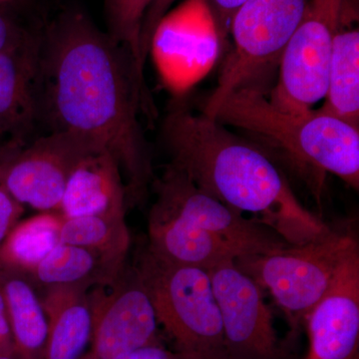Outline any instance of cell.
I'll return each instance as SVG.
<instances>
[{"instance_id":"obj_1","label":"cell","mask_w":359,"mask_h":359,"mask_svg":"<svg viewBox=\"0 0 359 359\" xmlns=\"http://www.w3.org/2000/svg\"><path fill=\"white\" fill-rule=\"evenodd\" d=\"M151 107L128 52L86 14L63 11L42 32L39 121L109 151L121 169L128 208L145 199L154 181L139 121Z\"/></svg>"},{"instance_id":"obj_2","label":"cell","mask_w":359,"mask_h":359,"mask_svg":"<svg viewBox=\"0 0 359 359\" xmlns=\"http://www.w3.org/2000/svg\"><path fill=\"white\" fill-rule=\"evenodd\" d=\"M170 164L203 192L250 215L290 245L318 240L332 229L309 212L273 161L223 124L176 104L163 125Z\"/></svg>"},{"instance_id":"obj_3","label":"cell","mask_w":359,"mask_h":359,"mask_svg":"<svg viewBox=\"0 0 359 359\" xmlns=\"http://www.w3.org/2000/svg\"><path fill=\"white\" fill-rule=\"evenodd\" d=\"M153 188L146 249L167 263L209 271L290 245L257 219L203 192L172 164L153 181Z\"/></svg>"},{"instance_id":"obj_4","label":"cell","mask_w":359,"mask_h":359,"mask_svg":"<svg viewBox=\"0 0 359 359\" xmlns=\"http://www.w3.org/2000/svg\"><path fill=\"white\" fill-rule=\"evenodd\" d=\"M210 118L257 135L299 168L320 176L335 175L359 189V128L339 118L320 110L280 109L254 86L231 92Z\"/></svg>"},{"instance_id":"obj_5","label":"cell","mask_w":359,"mask_h":359,"mask_svg":"<svg viewBox=\"0 0 359 359\" xmlns=\"http://www.w3.org/2000/svg\"><path fill=\"white\" fill-rule=\"evenodd\" d=\"M159 325L183 359H229L221 313L205 269L142 250L135 264Z\"/></svg>"},{"instance_id":"obj_6","label":"cell","mask_w":359,"mask_h":359,"mask_svg":"<svg viewBox=\"0 0 359 359\" xmlns=\"http://www.w3.org/2000/svg\"><path fill=\"white\" fill-rule=\"evenodd\" d=\"M358 249L353 236L332 231L306 244L241 257L235 264L269 290L295 332L332 285L344 259Z\"/></svg>"},{"instance_id":"obj_7","label":"cell","mask_w":359,"mask_h":359,"mask_svg":"<svg viewBox=\"0 0 359 359\" xmlns=\"http://www.w3.org/2000/svg\"><path fill=\"white\" fill-rule=\"evenodd\" d=\"M309 0H247L233 15V49L203 114L211 117L231 92L252 85L278 65L285 46L301 22Z\"/></svg>"},{"instance_id":"obj_8","label":"cell","mask_w":359,"mask_h":359,"mask_svg":"<svg viewBox=\"0 0 359 359\" xmlns=\"http://www.w3.org/2000/svg\"><path fill=\"white\" fill-rule=\"evenodd\" d=\"M346 0H309L301 22L278 63L271 93L276 107L306 112L325 98L327 71Z\"/></svg>"},{"instance_id":"obj_9","label":"cell","mask_w":359,"mask_h":359,"mask_svg":"<svg viewBox=\"0 0 359 359\" xmlns=\"http://www.w3.org/2000/svg\"><path fill=\"white\" fill-rule=\"evenodd\" d=\"M109 289L88 292L93 327L81 359H116L161 341L154 308L135 266L126 264Z\"/></svg>"},{"instance_id":"obj_10","label":"cell","mask_w":359,"mask_h":359,"mask_svg":"<svg viewBox=\"0 0 359 359\" xmlns=\"http://www.w3.org/2000/svg\"><path fill=\"white\" fill-rule=\"evenodd\" d=\"M221 313L229 359H285L262 287L235 261L208 271Z\"/></svg>"},{"instance_id":"obj_11","label":"cell","mask_w":359,"mask_h":359,"mask_svg":"<svg viewBox=\"0 0 359 359\" xmlns=\"http://www.w3.org/2000/svg\"><path fill=\"white\" fill-rule=\"evenodd\" d=\"M97 149L103 148L85 137L50 131L26 144L0 183L25 207L59 212L71 174L80 161Z\"/></svg>"},{"instance_id":"obj_12","label":"cell","mask_w":359,"mask_h":359,"mask_svg":"<svg viewBox=\"0 0 359 359\" xmlns=\"http://www.w3.org/2000/svg\"><path fill=\"white\" fill-rule=\"evenodd\" d=\"M306 359H351L359 344V249L339 266L332 285L304 318Z\"/></svg>"},{"instance_id":"obj_13","label":"cell","mask_w":359,"mask_h":359,"mask_svg":"<svg viewBox=\"0 0 359 359\" xmlns=\"http://www.w3.org/2000/svg\"><path fill=\"white\" fill-rule=\"evenodd\" d=\"M42 32L0 54V134L27 140L39 121Z\"/></svg>"},{"instance_id":"obj_14","label":"cell","mask_w":359,"mask_h":359,"mask_svg":"<svg viewBox=\"0 0 359 359\" xmlns=\"http://www.w3.org/2000/svg\"><path fill=\"white\" fill-rule=\"evenodd\" d=\"M127 191L119 164L105 149L80 161L66 186L59 212L65 218L125 215Z\"/></svg>"},{"instance_id":"obj_15","label":"cell","mask_w":359,"mask_h":359,"mask_svg":"<svg viewBox=\"0 0 359 359\" xmlns=\"http://www.w3.org/2000/svg\"><path fill=\"white\" fill-rule=\"evenodd\" d=\"M125 266L126 259L59 243L26 276L41 292L53 287L90 290L114 285Z\"/></svg>"},{"instance_id":"obj_16","label":"cell","mask_w":359,"mask_h":359,"mask_svg":"<svg viewBox=\"0 0 359 359\" xmlns=\"http://www.w3.org/2000/svg\"><path fill=\"white\" fill-rule=\"evenodd\" d=\"M89 290L53 287L41 292L48 318L43 359H81L91 341L93 316Z\"/></svg>"},{"instance_id":"obj_17","label":"cell","mask_w":359,"mask_h":359,"mask_svg":"<svg viewBox=\"0 0 359 359\" xmlns=\"http://www.w3.org/2000/svg\"><path fill=\"white\" fill-rule=\"evenodd\" d=\"M0 289L6 301L18 359H43L48 318L39 290L23 273L0 264Z\"/></svg>"},{"instance_id":"obj_18","label":"cell","mask_w":359,"mask_h":359,"mask_svg":"<svg viewBox=\"0 0 359 359\" xmlns=\"http://www.w3.org/2000/svg\"><path fill=\"white\" fill-rule=\"evenodd\" d=\"M320 112L359 127V32L340 21L328 65Z\"/></svg>"},{"instance_id":"obj_19","label":"cell","mask_w":359,"mask_h":359,"mask_svg":"<svg viewBox=\"0 0 359 359\" xmlns=\"http://www.w3.org/2000/svg\"><path fill=\"white\" fill-rule=\"evenodd\" d=\"M63 221L59 212H40L18 222L0 247V264L27 275L60 243Z\"/></svg>"},{"instance_id":"obj_20","label":"cell","mask_w":359,"mask_h":359,"mask_svg":"<svg viewBox=\"0 0 359 359\" xmlns=\"http://www.w3.org/2000/svg\"><path fill=\"white\" fill-rule=\"evenodd\" d=\"M125 217V215H94L65 218L61 226L60 243L127 259L131 237Z\"/></svg>"},{"instance_id":"obj_21","label":"cell","mask_w":359,"mask_h":359,"mask_svg":"<svg viewBox=\"0 0 359 359\" xmlns=\"http://www.w3.org/2000/svg\"><path fill=\"white\" fill-rule=\"evenodd\" d=\"M153 2L154 0H105L107 33L128 52L137 75L144 83L145 65L141 59V32L146 13Z\"/></svg>"},{"instance_id":"obj_22","label":"cell","mask_w":359,"mask_h":359,"mask_svg":"<svg viewBox=\"0 0 359 359\" xmlns=\"http://www.w3.org/2000/svg\"><path fill=\"white\" fill-rule=\"evenodd\" d=\"M8 4L11 2L0 4V54L13 50L34 32L22 25L6 8Z\"/></svg>"},{"instance_id":"obj_23","label":"cell","mask_w":359,"mask_h":359,"mask_svg":"<svg viewBox=\"0 0 359 359\" xmlns=\"http://www.w3.org/2000/svg\"><path fill=\"white\" fill-rule=\"evenodd\" d=\"M25 212V205L0 183V247Z\"/></svg>"},{"instance_id":"obj_24","label":"cell","mask_w":359,"mask_h":359,"mask_svg":"<svg viewBox=\"0 0 359 359\" xmlns=\"http://www.w3.org/2000/svg\"><path fill=\"white\" fill-rule=\"evenodd\" d=\"M175 1L176 0H154L148 13H146L140 40L141 59L144 65L150 52L151 41H152L156 27L159 25L161 20L166 15L168 11Z\"/></svg>"},{"instance_id":"obj_25","label":"cell","mask_w":359,"mask_h":359,"mask_svg":"<svg viewBox=\"0 0 359 359\" xmlns=\"http://www.w3.org/2000/svg\"><path fill=\"white\" fill-rule=\"evenodd\" d=\"M247 0H207L219 39L224 41L230 33L231 22L238 8Z\"/></svg>"},{"instance_id":"obj_26","label":"cell","mask_w":359,"mask_h":359,"mask_svg":"<svg viewBox=\"0 0 359 359\" xmlns=\"http://www.w3.org/2000/svg\"><path fill=\"white\" fill-rule=\"evenodd\" d=\"M116 359H183L176 351H170L159 342L142 346Z\"/></svg>"},{"instance_id":"obj_27","label":"cell","mask_w":359,"mask_h":359,"mask_svg":"<svg viewBox=\"0 0 359 359\" xmlns=\"http://www.w3.org/2000/svg\"><path fill=\"white\" fill-rule=\"evenodd\" d=\"M27 143V140L16 137H6L0 140V181L6 173L7 167Z\"/></svg>"},{"instance_id":"obj_28","label":"cell","mask_w":359,"mask_h":359,"mask_svg":"<svg viewBox=\"0 0 359 359\" xmlns=\"http://www.w3.org/2000/svg\"><path fill=\"white\" fill-rule=\"evenodd\" d=\"M0 354L15 356L6 301H4L1 289H0Z\"/></svg>"},{"instance_id":"obj_29","label":"cell","mask_w":359,"mask_h":359,"mask_svg":"<svg viewBox=\"0 0 359 359\" xmlns=\"http://www.w3.org/2000/svg\"><path fill=\"white\" fill-rule=\"evenodd\" d=\"M0 359H18L13 355H6V354H0Z\"/></svg>"},{"instance_id":"obj_30","label":"cell","mask_w":359,"mask_h":359,"mask_svg":"<svg viewBox=\"0 0 359 359\" xmlns=\"http://www.w3.org/2000/svg\"><path fill=\"white\" fill-rule=\"evenodd\" d=\"M18 1V0H0V4H6V2H14Z\"/></svg>"},{"instance_id":"obj_31","label":"cell","mask_w":359,"mask_h":359,"mask_svg":"<svg viewBox=\"0 0 359 359\" xmlns=\"http://www.w3.org/2000/svg\"><path fill=\"white\" fill-rule=\"evenodd\" d=\"M351 359H359V353L354 354L353 358H351Z\"/></svg>"},{"instance_id":"obj_32","label":"cell","mask_w":359,"mask_h":359,"mask_svg":"<svg viewBox=\"0 0 359 359\" xmlns=\"http://www.w3.org/2000/svg\"><path fill=\"white\" fill-rule=\"evenodd\" d=\"M6 138V137L2 136L1 134H0V140H2V139Z\"/></svg>"}]
</instances>
